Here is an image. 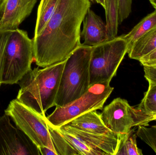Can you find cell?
<instances>
[{
  "label": "cell",
  "mask_w": 156,
  "mask_h": 155,
  "mask_svg": "<svg viewBox=\"0 0 156 155\" xmlns=\"http://www.w3.org/2000/svg\"><path fill=\"white\" fill-rule=\"evenodd\" d=\"M90 7V0H58L47 24L33 39L37 65L44 68L65 61L81 45V25Z\"/></svg>",
  "instance_id": "cell-1"
},
{
  "label": "cell",
  "mask_w": 156,
  "mask_h": 155,
  "mask_svg": "<svg viewBox=\"0 0 156 155\" xmlns=\"http://www.w3.org/2000/svg\"><path fill=\"white\" fill-rule=\"evenodd\" d=\"M66 60L27 72L17 84L16 99L41 114L55 106L60 78Z\"/></svg>",
  "instance_id": "cell-2"
},
{
  "label": "cell",
  "mask_w": 156,
  "mask_h": 155,
  "mask_svg": "<svg viewBox=\"0 0 156 155\" xmlns=\"http://www.w3.org/2000/svg\"><path fill=\"white\" fill-rule=\"evenodd\" d=\"M92 46L81 44L66 60L55 102L62 107L76 100L90 87Z\"/></svg>",
  "instance_id": "cell-3"
},
{
  "label": "cell",
  "mask_w": 156,
  "mask_h": 155,
  "mask_svg": "<svg viewBox=\"0 0 156 155\" xmlns=\"http://www.w3.org/2000/svg\"><path fill=\"white\" fill-rule=\"evenodd\" d=\"M34 42L26 31H12L5 51L2 83L14 84L32 70Z\"/></svg>",
  "instance_id": "cell-4"
},
{
  "label": "cell",
  "mask_w": 156,
  "mask_h": 155,
  "mask_svg": "<svg viewBox=\"0 0 156 155\" xmlns=\"http://www.w3.org/2000/svg\"><path fill=\"white\" fill-rule=\"evenodd\" d=\"M122 35L92 46L90 64V86L111 82L128 51Z\"/></svg>",
  "instance_id": "cell-5"
},
{
  "label": "cell",
  "mask_w": 156,
  "mask_h": 155,
  "mask_svg": "<svg viewBox=\"0 0 156 155\" xmlns=\"http://www.w3.org/2000/svg\"><path fill=\"white\" fill-rule=\"evenodd\" d=\"M110 82L94 84L80 97L66 105L56 107L46 117L47 123L59 127L83 114L94 110H102L106 100L114 90Z\"/></svg>",
  "instance_id": "cell-6"
},
{
  "label": "cell",
  "mask_w": 156,
  "mask_h": 155,
  "mask_svg": "<svg viewBox=\"0 0 156 155\" xmlns=\"http://www.w3.org/2000/svg\"><path fill=\"white\" fill-rule=\"evenodd\" d=\"M5 114L8 115L37 148L46 147L55 150L45 116L41 114L15 99L12 100Z\"/></svg>",
  "instance_id": "cell-7"
},
{
  "label": "cell",
  "mask_w": 156,
  "mask_h": 155,
  "mask_svg": "<svg viewBox=\"0 0 156 155\" xmlns=\"http://www.w3.org/2000/svg\"><path fill=\"white\" fill-rule=\"evenodd\" d=\"M101 115L105 126L118 134H127L134 126H148L149 123L154 121L153 116L131 106L126 100L120 97L105 106Z\"/></svg>",
  "instance_id": "cell-8"
},
{
  "label": "cell",
  "mask_w": 156,
  "mask_h": 155,
  "mask_svg": "<svg viewBox=\"0 0 156 155\" xmlns=\"http://www.w3.org/2000/svg\"><path fill=\"white\" fill-rule=\"evenodd\" d=\"M5 114L0 117V155H39L37 147L14 126Z\"/></svg>",
  "instance_id": "cell-9"
},
{
  "label": "cell",
  "mask_w": 156,
  "mask_h": 155,
  "mask_svg": "<svg viewBox=\"0 0 156 155\" xmlns=\"http://www.w3.org/2000/svg\"><path fill=\"white\" fill-rule=\"evenodd\" d=\"M37 0H0V28L13 31L31 14Z\"/></svg>",
  "instance_id": "cell-10"
},
{
  "label": "cell",
  "mask_w": 156,
  "mask_h": 155,
  "mask_svg": "<svg viewBox=\"0 0 156 155\" xmlns=\"http://www.w3.org/2000/svg\"><path fill=\"white\" fill-rule=\"evenodd\" d=\"M60 128L74 134L91 145L98 148L107 155H116L124 135L112 133L107 134L87 133L64 125Z\"/></svg>",
  "instance_id": "cell-11"
},
{
  "label": "cell",
  "mask_w": 156,
  "mask_h": 155,
  "mask_svg": "<svg viewBox=\"0 0 156 155\" xmlns=\"http://www.w3.org/2000/svg\"><path fill=\"white\" fill-rule=\"evenodd\" d=\"M83 22L80 36L83 42L82 44L93 46L108 40L106 23L93 10H88Z\"/></svg>",
  "instance_id": "cell-12"
},
{
  "label": "cell",
  "mask_w": 156,
  "mask_h": 155,
  "mask_svg": "<svg viewBox=\"0 0 156 155\" xmlns=\"http://www.w3.org/2000/svg\"><path fill=\"white\" fill-rule=\"evenodd\" d=\"M66 124L87 133L107 134L112 133L105 125L101 113L94 110L83 114Z\"/></svg>",
  "instance_id": "cell-13"
},
{
  "label": "cell",
  "mask_w": 156,
  "mask_h": 155,
  "mask_svg": "<svg viewBox=\"0 0 156 155\" xmlns=\"http://www.w3.org/2000/svg\"><path fill=\"white\" fill-rule=\"evenodd\" d=\"M156 50V27L136 40L128 49L127 53L131 59L139 61Z\"/></svg>",
  "instance_id": "cell-14"
},
{
  "label": "cell",
  "mask_w": 156,
  "mask_h": 155,
  "mask_svg": "<svg viewBox=\"0 0 156 155\" xmlns=\"http://www.w3.org/2000/svg\"><path fill=\"white\" fill-rule=\"evenodd\" d=\"M156 27V10L144 18L128 34L122 36L127 42L129 49L140 37Z\"/></svg>",
  "instance_id": "cell-15"
},
{
  "label": "cell",
  "mask_w": 156,
  "mask_h": 155,
  "mask_svg": "<svg viewBox=\"0 0 156 155\" xmlns=\"http://www.w3.org/2000/svg\"><path fill=\"white\" fill-rule=\"evenodd\" d=\"M58 0H41L38 9L34 36L39 35L54 14Z\"/></svg>",
  "instance_id": "cell-16"
},
{
  "label": "cell",
  "mask_w": 156,
  "mask_h": 155,
  "mask_svg": "<svg viewBox=\"0 0 156 155\" xmlns=\"http://www.w3.org/2000/svg\"><path fill=\"white\" fill-rule=\"evenodd\" d=\"M64 137L68 141L79 155H107L100 149L91 145L74 134L60 127H56Z\"/></svg>",
  "instance_id": "cell-17"
},
{
  "label": "cell",
  "mask_w": 156,
  "mask_h": 155,
  "mask_svg": "<svg viewBox=\"0 0 156 155\" xmlns=\"http://www.w3.org/2000/svg\"><path fill=\"white\" fill-rule=\"evenodd\" d=\"M105 4L108 40H111L117 37L118 32V0H105Z\"/></svg>",
  "instance_id": "cell-18"
},
{
  "label": "cell",
  "mask_w": 156,
  "mask_h": 155,
  "mask_svg": "<svg viewBox=\"0 0 156 155\" xmlns=\"http://www.w3.org/2000/svg\"><path fill=\"white\" fill-rule=\"evenodd\" d=\"M52 142L58 155H78L77 152L56 127L47 123Z\"/></svg>",
  "instance_id": "cell-19"
},
{
  "label": "cell",
  "mask_w": 156,
  "mask_h": 155,
  "mask_svg": "<svg viewBox=\"0 0 156 155\" xmlns=\"http://www.w3.org/2000/svg\"><path fill=\"white\" fill-rule=\"evenodd\" d=\"M136 131L131 129L124 135L118 152L116 155H142V151L136 144Z\"/></svg>",
  "instance_id": "cell-20"
},
{
  "label": "cell",
  "mask_w": 156,
  "mask_h": 155,
  "mask_svg": "<svg viewBox=\"0 0 156 155\" xmlns=\"http://www.w3.org/2000/svg\"><path fill=\"white\" fill-rule=\"evenodd\" d=\"M136 108L147 115L153 116L156 114V84L149 83L148 90Z\"/></svg>",
  "instance_id": "cell-21"
},
{
  "label": "cell",
  "mask_w": 156,
  "mask_h": 155,
  "mask_svg": "<svg viewBox=\"0 0 156 155\" xmlns=\"http://www.w3.org/2000/svg\"><path fill=\"white\" fill-rule=\"evenodd\" d=\"M136 134L137 137L150 146L156 154V125L149 127L139 126Z\"/></svg>",
  "instance_id": "cell-22"
},
{
  "label": "cell",
  "mask_w": 156,
  "mask_h": 155,
  "mask_svg": "<svg viewBox=\"0 0 156 155\" xmlns=\"http://www.w3.org/2000/svg\"><path fill=\"white\" fill-rule=\"evenodd\" d=\"M12 31L0 28V83H2L4 66L5 51Z\"/></svg>",
  "instance_id": "cell-23"
},
{
  "label": "cell",
  "mask_w": 156,
  "mask_h": 155,
  "mask_svg": "<svg viewBox=\"0 0 156 155\" xmlns=\"http://www.w3.org/2000/svg\"><path fill=\"white\" fill-rule=\"evenodd\" d=\"M118 23H122L132 12V0H118Z\"/></svg>",
  "instance_id": "cell-24"
},
{
  "label": "cell",
  "mask_w": 156,
  "mask_h": 155,
  "mask_svg": "<svg viewBox=\"0 0 156 155\" xmlns=\"http://www.w3.org/2000/svg\"><path fill=\"white\" fill-rule=\"evenodd\" d=\"M144 76L149 83L156 84V65L144 66Z\"/></svg>",
  "instance_id": "cell-25"
},
{
  "label": "cell",
  "mask_w": 156,
  "mask_h": 155,
  "mask_svg": "<svg viewBox=\"0 0 156 155\" xmlns=\"http://www.w3.org/2000/svg\"><path fill=\"white\" fill-rule=\"evenodd\" d=\"M139 61L144 66L156 65V50L141 58Z\"/></svg>",
  "instance_id": "cell-26"
},
{
  "label": "cell",
  "mask_w": 156,
  "mask_h": 155,
  "mask_svg": "<svg viewBox=\"0 0 156 155\" xmlns=\"http://www.w3.org/2000/svg\"><path fill=\"white\" fill-rule=\"evenodd\" d=\"M40 155H58L55 150L51 149L46 147H38Z\"/></svg>",
  "instance_id": "cell-27"
},
{
  "label": "cell",
  "mask_w": 156,
  "mask_h": 155,
  "mask_svg": "<svg viewBox=\"0 0 156 155\" xmlns=\"http://www.w3.org/2000/svg\"><path fill=\"white\" fill-rule=\"evenodd\" d=\"M95 2L101 5L104 9H105V0H95Z\"/></svg>",
  "instance_id": "cell-28"
},
{
  "label": "cell",
  "mask_w": 156,
  "mask_h": 155,
  "mask_svg": "<svg viewBox=\"0 0 156 155\" xmlns=\"http://www.w3.org/2000/svg\"><path fill=\"white\" fill-rule=\"evenodd\" d=\"M149 2L156 10V0H149Z\"/></svg>",
  "instance_id": "cell-29"
},
{
  "label": "cell",
  "mask_w": 156,
  "mask_h": 155,
  "mask_svg": "<svg viewBox=\"0 0 156 155\" xmlns=\"http://www.w3.org/2000/svg\"><path fill=\"white\" fill-rule=\"evenodd\" d=\"M153 119H154V120H156V114L154 115L153 116Z\"/></svg>",
  "instance_id": "cell-30"
},
{
  "label": "cell",
  "mask_w": 156,
  "mask_h": 155,
  "mask_svg": "<svg viewBox=\"0 0 156 155\" xmlns=\"http://www.w3.org/2000/svg\"><path fill=\"white\" fill-rule=\"evenodd\" d=\"M90 2H95V0H90Z\"/></svg>",
  "instance_id": "cell-31"
},
{
  "label": "cell",
  "mask_w": 156,
  "mask_h": 155,
  "mask_svg": "<svg viewBox=\"0 0 156 155\" xmlns=\"http://www.w3.org/2000/svg\"><path fill=\"white\" fill-rule=\"evenodd\" d=\"M1 83H0V86H1Z\"/></svg>",
  "instance_id": "cell-32"
}]
</instances>
